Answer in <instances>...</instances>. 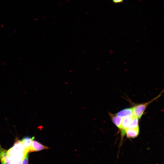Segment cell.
Listing matches in <instances>:
<instances>
[{
    "instance_id": "2",
    "label": "cell",
    "mask_w": 164,
    "mask_h": 164,
    "mask_svg": "<svg viewBox=\"0 0 164 164\" xmlns=\"http://www.w3.org/2000/svg\"><path fill=\"white\" fill-rule=\"evenodd\" d=\"M34 139L32 141L31 148L29 150V153L38 152L49 148L48 147L42 144L39 142Z\"/></svg>"
},
{
    "instance_id": "11",
    "label": "cell",
    "mask_w": 164,
    "mask_h": 164,
    "mask_svg": "<svg viewBox=\"0 0 164 164\" xmlns=\"http://www.w3.org/2000/svg\"><path fill=\"white\" fill-rule=\"evenodd\" d=\"M112 1L114 3L116 4L123 2L124 0H112Z\"/></svg>"
},
{
    "instance_id": "12",
    "label": "cell",
    "mask_w": 164,
    "mask_h": 164,
    "mask_svg": "<svg viewBox=\"0 0 164 164\" xmlns=\"http://www.w3.org/2000/svg\"><path fill=\"white\" fill-rule=\"evenodd\" d=\"M68 0V1H69L70 0Z\"/></svg>"
},
{
    "instance_id": "3",
    "label": "cell",
    "mask_w": 164,
    "mask_h": 164,
    "mask_svg": "<svg viewBox=\"0 0 164 164\" xmlns=\"http://www.w3.org/2000/svg\"><path fill=\"white\" fill-rule=\"evenodd\" d=\"M133 118L134 117L133 116L123 118L121 129V137H122L125 135V130L129 127L132 122Z\"/></svg>"
},
{
    "instance_id": "5",
    "label": "cell",
    "mask_w": 164,
    "mask_h": 164,
    "mask_svg": "<svg viewBox=\"0 0 164 164\" xmlns=\"http://www.w3.org/2000/svg\"><path fill=\"white\" fill-rule=\"evenodd\" d=\"M139 133V127L128 128L125 130V134L128 138H134L138 136Z\"/></svg>"
},
{
    "instance_id": "4",
    "label": "cell",
    "mask_w": 164,
    "mask_h": 164,
    "mask_svg": "<svg viewBox=\"0 0 164 164\" xmlns=\"http://www.w3.org/2000/svg\"><path fill=\"white\" fill-rule=\"evenodd\" d=\"M0 160L2 164H11V158L8 155L7 151L3 149L0 145Z\"/></svg>"
},
{
    "instance_id": "9",
    "label": "cell",
    "mask_w": 164,
    "mask_h": 164,
    "mask_svg": "<svg viewBox=\"0 0 164 164\" xmlns=\"http://www.w3.org/2000/svg\"><path fill=\"white\" fill-rule=\"evenodd\" d=\"M139 127L138 125V119L134 117L132 122L128 128H134Z\"/></svg>"
},
{
    "instance_id": "10",
    "label": "cell",
    "mask_w": 164,
    "mask_h": 164,
    "mask_svg": "<svg viewBox=\"0 0 164 164\" xmlns=\"http://www.w3.org/2000/svg\"><path fill=\"white\" fill-rule=\"evenodd\" d=\"M29 154L27 153L22 160V164H28Z\"/></svg>"
},
{
    "instance_id": "6",
    "label": "cell",
    "mask_w": 164,
    "mask_h": 164,
    "mask_svg": "<svg viewBox=\"0 0 164 164\" xmlns=\"http://www.w3.org/2000/svg\"><path fill=\"white\" fill-rule=\"evenodd\" d=\"M35 137H31L29 136H25L21 140L23 145L26 150L29 153V152L33 140L34 139Z\"/></svg>"
},
{
    "instance_id": "1",
    "label": "cell",
    "mask_w": 164,
    "mask_h": 164,
    "mask_svg": "<svg viewBox=\"0 0 164 164\" xmlns=\"http://www.w3.org/2000/svg\"><path fill=\"white\" fill-rule=\"evenodd\" d=\"M162 93H161L157 97L149 101L136 104L132 107L133 117L138 118V119H140L147 106L152 102L159 97Z\"/></svg>"
},
{
    "instance_id": "7",
    "label": "cell",
    "mask_w": 164,
    "mask_h": 164,
    "mask_svg": "<svg viewBox=\"0 0 164 164\" xmlns=\"http://www.w3.org/2000/svg\"><path fill=\"white\" fill-rule=\"evenodd\" d=\"M110 116L113 123L120 130L121 129L123 118L116 115L115 114L110 113Z\"/></svg>"
},
{
    "instance_id": "8",
    "label": "cell",
    "mask_w": 164,
    "mask_h": 164,
    "mask_svg": "<svg viewBox=\"0 0 164 164\" xmlns=\"http://www.w3.org/2000/svg\"><path fill=\"white\" fill-rule=\"evenodd\" d=\"M115 114L122 118L133 116L132 108H127L123 109Z\"/></svg>"
}]
</instances>
